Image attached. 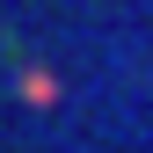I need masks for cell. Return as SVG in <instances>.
I'll list each match as a JSON object with an SVG mask.
<instances>
[{
	"instance_id": "obj_1",
	"label": "cell",
	"mask_w": 153,
	"mask_h": 153,
	"mask_svg": "<svg viewBox=\"0 0 153 153\" xmlns=\"http://www.w3.org/2000/svg\"><path fill=\"white\" fill-rule=\"evenodd\" d=\"M22 95L29 102H59V80H51V73H22Z\"/></svg>"
}]
</instances>
